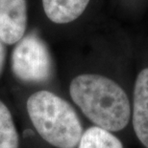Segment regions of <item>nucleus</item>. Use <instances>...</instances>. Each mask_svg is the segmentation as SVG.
I'll return each mask as SVG.
<instances>
[{"mask_svg":"<svg viewBox=\"0 0 148 148\" xmlns=\"http://www.w3.org/2000/svg\"><path fill=\"white\" fill-rule=\"evenodd\" d=\"M11 68L17 79L26 83H42L52 74V59L45 43L36 34L24 36L13 50Z\"/></svg>","mask_w":148,"mask_h":148,"instance_id":"obj_3","label":"nucleus"},{"mask_svg":"<svg viewBox=\"0 0 148 148\" xmlns=\"http://www.w3.org/2000/svg\"><path fill=\"white\" fill-rule=\"evenodd\" d=\"M0 148H19V136L8 106L0 99Z\"/></svg>","mask_w":148,"mask_h":148,"instance_id":"obj_8","label":"nucleus"},{"mask_svg":"<svg viewBox=\"0 0 148 148\" xmlns=\"http://www.w3.org/2000/svg\"><path fill=\"white\" fill-rule=\"evenodd\" d=\"M132 91L117 78L101 73H82L69 82L72 102L97 126L122 140L131 131Z\"/></svg>","mask_w":148,"mask_h":148,"instance_id":"obj_1","label":"nucleus"},{"mask_svg":"<svg viewBox=\"0 0 148 148\" xmlns=\"http://www.w3.org/2000/svg\"><path fill=\"white\" fill-rule=\"evenodd\" d=\"M77 148H125L118 136L97 126H90L84 131Z\"/></svg>","mask_w":148,"mask_h":148,"instance_id":"obj_7","label":"nucleus"},{"mask_svg":"<svg viewBox=\"0 0 148 148\" xmlns=\"http://www.w3.org/2000/svg\"><path fill=\"white\" fill-rule=\"evenodd\" d=\"M26 0H0V39L4 44H17L27 29Z\"/></svg>","mask_w":148,"mask_h":148,"instance_id":"obj_5","label":"nucleus"},{"mask_svg":"<svg viewBox=\"0 0 148 148\" xmlns=\"http://www.w3.org/2000/svg\"><path fill=\"white\" fill-rule=\"evenodd\" d=\"M131 131L141 148H148V66L138 72L132 91Z\"/></svg>","mask_w":148,"mask_h":148,"instance_id":"obj_4","label":"nucleus"},{"mask_svg":"<svg viewBox=\"0 0 148 148\" xmlns=\"http://www.w3.org/2000/svg\"><path fill=\"white\" fill-rule=\"evenodd\" d=\"M26 111L34 129L54 148H77L85 129L67 99L49 90H39L27 99Z\"/></svg>","mask_w":148,"mask_h":148,"instance_id":"obj_2","label":"nucleus"},{"mask_svg":"<svg viewBox=\"0 0 148 148\" xmlns=\"http://www.w3.org/2000/svg\"><path fill=\"white\" fill-rule=\"evenodd\" d=\"M90 0H42L47 18L55 24H68L79 18Z\"/></svg>","mask_w":148,"mask_h":148,"instance_id":"obj_6","label":"nucleus"},{"mask_svg":"<svg viewBox=\"0 0 148 148\" xmlns=\"http://www.w3.org/2000/svg\"><path fill=\"white\" fill-rule=\"evenodd\" d=\"M5 60H6V49L4 47V43L0 39V75L2 74L3 69H4Z\"/></svg>","mask_w":148,"mask_h":148,"instance_id":"obj_9","label":"nucleus"}]
</instances>
